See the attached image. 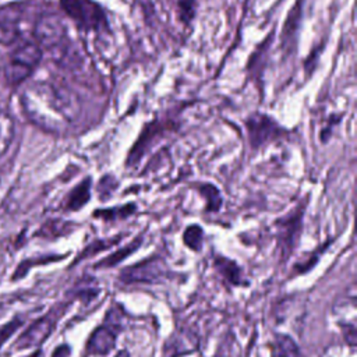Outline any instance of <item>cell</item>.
<instances>
[{
    "mask_svg": "<svg viewBox=\"0 0 357 357\" xmlns=\"http://www.w3.org/2000/svg\"><path fill=\"white\" fill-rule=\"evenodd\" d=\"M21 106L26 119L39 128L60 132L77 114V100L64 88L50 82H33L21 93Z\"/></svg>",
    "mask_w": 357,
    "mask_h": 357,
    "instance_id": "1",
    "label": "cell"
},
{
    "mask_svg": "<svg viewBox=\"0 0 357 357\" xmlns=\"http://www.w3.org/2000/svg\"><path fill=\"white\" fill-rule=\"evenodd\" d=\"M60 6L81 31L96 33L109 31L106 13L95 0H60Z\"/></svg>",
    "mask_w": 357,
    "mask_h": 357,
    "instance_id": "2",
    "label": "cell"
},
{
    "mask_svg": "<svg viewBox=\"0 0 357 357\" xmlns=\"http://www.w3.org/2000/svg\"><path fill=\"white\" fill-rule=\"evenodd\" d=\"M42 59V49L35 42L20 45L4 63V78L10 86L21 85L36 68Z\"/></svg>",
    "mask_w": 357,
    "mask_h": 357,
    "instance_id": "3",
    "label": "cell"
},
{
    "mask_svg": "<svg viewBox=\"0 0 357 357\" xmlns=\"http://www.w3.org/2000/svg\"><path fill=\"white\" fill-rule=\"evenodd\" d=\"M123 310L120 305L110 308L105 322L98 326L88 339L86 350L91 354H107L116 344L117 335L123 328Z\"/></svg>",
    "mask_w": 357,
    "mask_h": 357,
    "instance_id": "4",
    "label": "cell"
},
{
    "mask_svg": "<svg viewBox=\"0 0 357 357\" xmlns=\"http://www.w3.org/2000/svg\"><path fill=\"white\" fill-rule=\"evenodd\" d=\"M169 273V268L166 266L165 261L159 257H151L144 259L135 265H131L123 269L119 275V280L128 284V283H153L159 282L160 279L166 278Z\"/></svg>",
    "mask_w": 357,
    "mask_h": 357,
    "instance_id": "5",
    "label": "cell"
},
{
    "mask_svg": "<svg viewBox=\"0 0 357 357\" xmlns=\"http://www.w3.org/2000/svg\"><path fill=\"white\" fill-rule=\"evenodd\" d=\"M63 311H64V307L63 308H60V307L54 308L49 314L42 317L40 319L35 321L28 328V331H25L18 337L15 346L18 349H29V347H36L40 343H43L47 339V336L53 332V328L56 326V324H57L59 318L61 317Z\"/></svg>",
    "mask_w": 357,
    "mask_h": 357,
    "instance_id": "6",
    "label": "cell"
},
{
    "mask_svg": "<svg viewBox=\"0 0 357 357\" xmlns=\"http://www.w3.org/2000/svg\"><path fill=\"white\" fill-rule=\"evenodd\" d=\"M304 208H305L304 205H297L291 212L278 219L276 222L279 248L282 250L283 257H287L294 248V245L297 244V238L301 231Z\"/></svg>",
    "mask_w": 357,
    "mask_h": 357,
    "instance_id": "7",
    "label": "cell"
},
{
    "mask_svg": "<svg viewBox=\"0 0 357 357\" xmlns=\"http://www.w3.org/2000/svg\"><path fill=\"white\" fill-rule=\"evenodd\" d=\"M247 130H248V138L251 142V146L254 149L259 148L261 145L266 144L271 139H275L280 135L282 128L266 114L255 113L252 114L247 123Z\"/></svg>",
    "mask_w": 357,
    "mask_h": 357,
    "instance_id": "8",
    "label": "cell"
},
{
    "mask_svg": "<svg viewBox=\"0 0 357 357\" xmlns=\"http://www.w3.org/2000/svg\"><path fill=\"white\" fill-rule=\"evenodd\" d=\"M22 33V11L17 6L0 7V43L13 45Z\"/></svg>",
    "mask_w": 357,
    "mask_h": 357,
    "instance_id": "9",
    "label": "cell"
},
{
    "mask_svg": "<svg viewBox=\"0 0 357 357\" xmlns=\"http://www.w3.org/2000/svg\"><path fill=\"white\" fill-rule=\"evenodd\" d=\"M63 35V25L56 15H43L35 25V38L39 46H54Z\"/></svg>",
    "mask_w": 357,
    "mask_h": 357,
    "instance_id": "10",
    "label": "cell"
},
{
    "mask_svg": "<svg viewBox=\"0 0 357 357\" xmlns=\"http://www.w3.org/2000/svg\"><path fill=\"white\" fill-rule=\"evenodd\" d=\"M91 178L82 180L75 188H73L66 199V209L78 211L81 209L91 198Z\"/></svg>",
    "mask_w": 357,
    "mask_h": 357,
    "instance_id": "11",
    "label": "cell"
},
{
    "mask_svg": "<svg viewBox=\"0 0 357 357\" xmlns=\"http://www.w3.org/2000/svg\"><path fill=\"white\" fill-rule=\"evenodd\" d=\"M272 357H300V350L296 342L283 333H278L271 344Z\"/></svg>",
    "mask_w": 357,
    "mask_h": 357,
    "instance_id": "12",
    "label": "cell"
},
{
    "mask_svg": "<svg viewBox=\"0 0 357 357\" xmlns=\"http://www.w3.org/2000/svg\"><path fill=\"white\" fill-rule=\"evenodd\" d=\"M14 134L15 126L11 114L0 109V156H3L8 151L14 139Z\"/></svg>",
    "mask_w": 357,
    "mask_h": 357,
    "instance_id": "13",
    "label": "cell"
},
{
    "mask_svg": "<svg viewBox=\"0 0 357 357\" xmlns=\"http://www.w3.org/2000/svg\"><path fill=\"white\" fill-rule=\"evenodd\" d=\"M215 268L225 278V280H227L229 283L240 284L243 282L241 271H240L238 265L234 261L227 259L225 257H216Z\"/></svg>",
    "mask_w": 357,
    "mask_h": 357,
    "instance_id": "14",
    "label": "cell"
},
{
    "mask_svg": "<svg viewBox=\"0 0 357 357\" xmlns=\"http://www.w3.org/2000/svg\"><path fill=\"white\" fill-rule=\"evenodd\" d=\"M141 243H142V237H137V238H135L134 241H131L130 244L124 245L123 248H120V250L114 251L113 254L107 255L106 258H103V259H102L99 264H96L95 266H96V268H110V266L117 265L119 262H121L123 259H126L127 257H130L137 248H139Z\"/></svg>",
    "mask_w": 357,
    "mask_h": 357,
    "instance_id": "15",
    "label": "cell"
},
{
    "mask_svg": "<svg viewBox=\"0 0 357 357\" xmlns=\"http://www.w3.org/2000/svg\"><path fill=\"white\" fill-rule=\"evenodd\" d=\"M199 192L206 199V211H218L222 205V197L218 191V188L209 183H204L199 187Z\"/></svg>",
    "mask_w": 357,
    "mask_h": 357,
    "instance_id": "16",
    "label": "cell"
},
{
    "mask_svg": "<svg viewBox=\"0 0 357 357\" xmlns=\"http://www.w3.org/2000/svg\"><path fill=\"white\" fill-rule=\"evenodd\" d=\"M202 227L197 226V225H192V226H188L184 231V243L187 247H190L191 250H194L195 252H198L201 248H202Z\"/></svg>",
    "mask_w": 357,
    "mask_h": 357,
    "instance_id": "17",
    "label": "cell"
},
{
    "mask_svg": "<svg viewBox=\"0 0 357 357\" xmlns=\"http://www.w3.org/2000/svg\"><path fill=\"white\" fill-rule=\"evenodd\" d=\"M135 211V204H128L124 205L123 208H114V209H106V211H96L95 216H100L105 220H110V219H124L126 216L131 215Z\"/></svg>",
    "mask_w": 357,
    "mask_h": 357,
    "instance_id": "18",
    "label": "cell"
},
{
    "mask_svg": "<svg viewBox=\"0 0 357 357\" xmlns=\"http://www.w3.org/2000/svg\"><path fill=\"white\" fill-rule=\"evenodd\" d=\"M121 236H116V237H113V238H107V240H95V241H92L88 247H85L84 250H82V254L79 255V258L78 259H82V258H86L88 255H93V254H98L99 251H102V250H107L109 247H112L113 244H117L120 240Z\"/></svg>",
    "mask_w": 357,
    "mask_h": 357,
    "instance_id": "19",
    "label": "cell"
},
{
    "mask_svg": "<svg viewBox=\"0 0 357 357\" xmlns=\"http://www.w3.org/2000/svg\"><path fill=\"white\" fill-rule=\"evenodd\" d=\"M178 10H180V18L188 24L192 17H194V11H195V1L194 0H176Z\"/></svg>",
    "mask_w": 357,
    "mask_h": 357,
    "instance_id": "20",
    "label": "cell"
},
{
    "mask_svg": "<svg viewBox=\"0 0 357 357\" xmlns=\"http://www.w3.org/2000/svg\"><path fill=\"white\" fill-rule=\"evenodd\" d=\"M20 325H21V321L14 319V321L8 322L6 326H3V328L0 329V347H1V344L17 331V328H18Z\"/></svg>",
    "mask_w": 357,
    "mask_h": 357,
    "instance_id": "21",
    "label": "cell"
},
{
    "mask_svg": "<svg viewBox=\"0 0 357 357\" xmlns=\"http://www.w3.org/2000/svg\"><path fill=\"white\" fill-rule=\"evenodd\" d=\"M70 356V347L63 344V346H59L54 351H53V356L52 357H68Z\"/></svg>",
    "mask_w": 357,
    "mask_h": 357,
    "instance_id": "22",
    "label": "cell"
},
{
    "mask_svg": "<svg viewBox=\"0 0 357 357\" xmlns=\"http://www.w3.org/2000/svg\"><path fill=\"white\" fill-rule=\"evenodd\" d=\"M114 357H128V353H127V350H121Z\"/></svg>",
    "mask_w": 357,
    "mask_h": 357,
    "instance_id": "23",
    "label": "cell"
},
{
    "mask_svg": "<svg viewBox=\"0 0 357 357\" xmlns=\"http://www.w3.org/2000/svg\"><path fill=\"white\" fill-rule=\"evenodd\" d=\"M3 67H4V57H3V54L0 53V71L3 70Z\"/></svg>",
    "mask_w": 357,
    "mask_h": 357,
    "instance_id": "24",
    "label": "cell"
}]
</instances>
